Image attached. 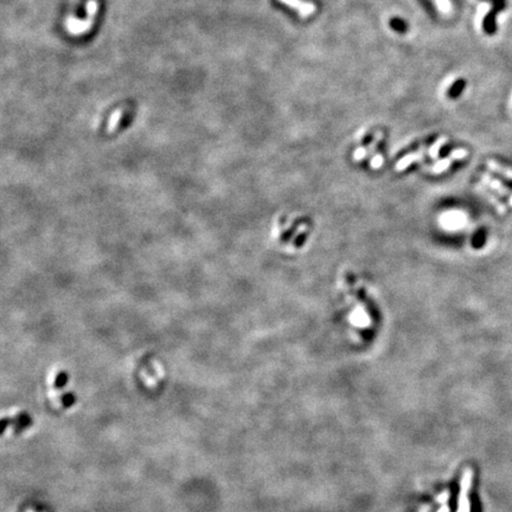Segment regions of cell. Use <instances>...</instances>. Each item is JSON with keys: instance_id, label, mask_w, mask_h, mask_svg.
<instances>
[{"instance_id": "5b68a950", "label": "cell", "mask_w": 512, "mask_h": 512, "mask_svg": "<svg viewBox=\"0 0 512 512\" xmlns=\"http://www.w3.org/2000/svg\"><path fill=\"white\" fill-rule=\"evenodd\" d=\"M127 108H119L118 110H115V112L113 113L112 118H110L109 120V125H108V132H113V130H115V128L118 127L119 122H120V120L122 118H124L125 115H126L127 113Z\"/></svg>"}, {"instance_id": "9c48e42d", "label": "cell", "mask_w": 512, "mask_h": 512, "mask_svg": "<svg viewBox=\"0 0 512 512\" xmlns=\"http://www.w3.org/2000/svg\"><path fill=\"white\" fill-rule=\"evenodd\" d=\"M368 154H369L368 147H360V149H357L355 151L354 158L356 159V160H360V159H363L364 156H366Z\"/></svg>"}, {"instance_id": "6da1fadb", "label": "cell", "mask_w": 512, "mask_h": 512, "mask_svg": "<svg viewBox=\"0 0 512 512\" xmlns=\"http://www.w3.org/2000/svg\"><path fill=\"white\" fill-rule=\"evenodd\" d=\"M88 7V21L79 23L76 22L75 19H70L68 22V30L70 31L74 35H79V33H84L87 31L90 30V27L93 26V24L95 23L96 19V13L99 10V2L96 0H89L87 5Z\"/></svg>"}, {"instance_id": "7c38bea8", "label": "cell", "mask_w": 512, "mask_h": 512, "mask_svg": "<svg viewBox=\"0 0 512 512\" xmlns=\"http://www.w3.org/2000/svg\"><path fill=\"white\" fill-rule=\"evenodd\" d=\"M462 88H463V82L460 81L459 83H458L457 85H455V87L453 88V89L451 90V96H457L458 94L460 93V90L462 89Z\"/></svg>"}, {"instance_id": "8fae6325", "label": "cell", "mask_w": 512, "mask_h": 512, "mask_svg": "<svg viewBox=\"0 0 512 512\" xmlns=\"http://www.w3.org/2000/svg\"><path fill=\"white\" fill-rule=\"evenodd\" d=\"M383 164V156L381 154H377L375 155L374 158H372V161H371V166L374 167V169H378L380 166H382Z\"/></svg>"}, {"instance_id": "ba28073f", "label": "cell", "mask_w": 512, "mask_h": 512, "mask_svg": "<svg viewBox=\"0 0 512 512\" xmlns=\"http://www.w3.org/2000/svg\"><path fill=\"white\" fill-rule=\"evenodd\" d=\"M449 165H451V159H442V160H440L436 165H434L432 170H433V172L435 173H440L447 169Z\"/></svg>"}, {"instance_id": "30bf717a", "label": "cell", "mask_w": 512, "mask_h": 512, "mask_svg": "<svg viewBox=\"0 0 512 512\" xmlns=\"http://www.w3.org/2000/svg\"><path fill=\"white\" fill-rule=\"evenodd\" d=\"M467 155V151L463 150V149H459V150H454L452 151L451 153V158L452 159H461L463 158V156Z\"/></svg>"}, {"instance_id": "3957f363", "label": "cell", "mask_w": 512, "mask_h": 512, "mask_svg": "<svg viewBox=\"0 0 512 512\" xmlns=\"http://www.w3.org/2000/svg\"><path fill=\"white\" fill-rule=\"evenodd\" d=\"M423 158V152H416V153H411V154H408L406 156H403L402 159H401L400 161L396 164V166H395V169H396V171H402L405 170L407 166H409L411 163H414V161H417V160H421V159Z\"/></svg>"}, {"instance_id": "52a82bcc", "label": "cell", "mask_w": 512, "mask_h": 512, "mask_svg": "<svg viewBox=\"0 0 512 512\" xmlns=\"http://www.w3.org/2000/svg\"><path fill=\"white\" fill-rule=\"evenodd\" d=\"M446 141H447V138H446V136H441V138L437 139L436 142H435L433 146L429 149V155H431L432 158H436V156L439 155L440 149L442 147V145H445Z\"/></svg>"}, {"instance_id": "277c9868", "label": "cell", "mask_w": 512, "mask_h": 512, "mask_svg": "<svg viewBox=\"0 0 512 512\" xmlns=\"http://www.w3.org/2000/svg\"><path fill=\"white\" fill-rule=\"evenodd\" d=\"M351 319L355 321V325L357 326H368L370 324V318L369 315L366 314L365 311L360 306L356 307L355 311H354V314H352Z\"/></svg>"}, {"instance_id": "4fadbf2b", "label": "cell", "mask_w": 512, "mask_h": 512, "mask_svg": "<svg viewBox=\"0 0 512 512\" xmlns=\"http://www.w3.org/2000/svg\"><path fill=\"white\" fill-rule=\"evenodd\" d=\"M391 24H392V26L397 27L396 30L403 31V28H405V25H403V23H402V22H400V21H394V22L391 23Z\"/></svg>"}, {"instance_id": "7a4b0ae2", "label": "cell", "mask_w": 512, "mask_h": 512, "mask_svg": "<svg viewBox=\"0 0 512 512\" xmlns=\"http://www.w3.org/2000/svg\"><path fill=\"white\" fill-rule=\"evenodd\" d=\"M281 2L284 5H287L288 7L293 8L298 12V14L303 18H307V17L312 16L313 13H315L317 11V6L315 4H313L311 1H307V0H280Z\"/></svg>"}, {"instance_id": "8992f818", "label": "cell", "mask_w": 512, "mask_h": 512, "mask_svg": "<svg viewBox=\"0 0 512 512\" xmlns=\"http://www.w3.org/2000/svg\"><path fill=\"white\" fill-rule=\"evenodd\" d=\"M435 6L437 7V10L440 11L442 14H449L453 10V5H452L451 0H433Z\"/></svg>"}]
</instances>
